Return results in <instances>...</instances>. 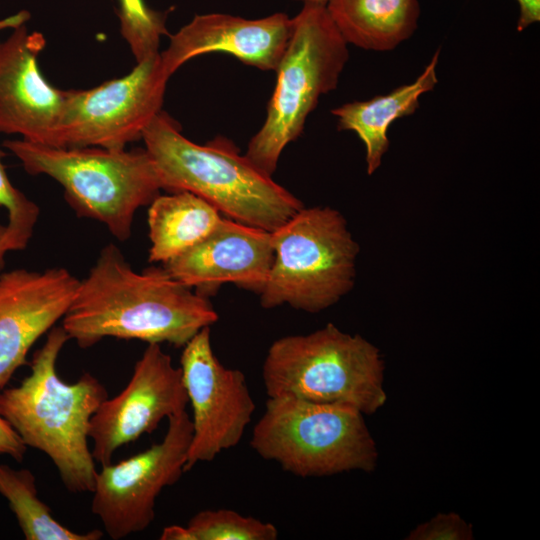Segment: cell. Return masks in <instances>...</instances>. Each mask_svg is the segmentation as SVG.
I'll use <instances>...</instances> for the list:
<instances>
[{"label":"cell","instance_id":"cell-1","mask_svg":"<svg viewBox=\"0 0 540 540\" xmlns=\"http://www.w3.org/2000/svg\"><path fill=\"white\" fill-rule=\"evenodd\" d=\"M218 318L208 297L173 278L163 266L137 272L110 243L80 280L61 326L83 349L106 337L183 347Z\"/></svg>","mask_w":540,"mask_h":540},{"label":"cell","instance_id":"cell-2","mask_svg":"<svg viewBox=\"0 0 540 540\" xmlns=\"http://www.w3.org/2000/svg\"><path fill=\"white\" fill-rule=\"evenodd\" d=\"M68 340L62 326L48 332L32 356L30 374L0 390V415L27 448L50 458L68 491L92 492L98 470L89 446L90 421L108 393L88 372L73 383L60 378L56 363Z\"/></svg>","mask_w":540,"mask_h":540},{"label":"cell","instance_id":"cell-3","mask_svg":"<svg viewBox=\"0 0 540 540\" xmlns=\"http://www.w3.org/2000/svg\"><path fill=\"white\" fill-rule=\"evenodd\" d=\"M142 140L162 190L193 193L226 218L273 232L304 207L241 155L231 140L219 136L206 144L194 143L162 110L144 129Z\"/></svg>","mask_w":540,"mask_h":540},{"label":"cell","instance_id":"cell-4","mask_svg":"<svg viewBox=\"0 0 540 540\" xmlns=\"http://www.w3.org/2000/svg\"><path fill=\"white\" fill-rule=\"evenodd\" d=\"M3 146L27 173L56 180L79 217L101 222L119 241L129 239L136 211L162 190L145 148H58L24 139L6 140Z\"/></svg>","mask_w":540,"mask_h":540},{"label":"cell","instance_id":"cell-5","mask_svg":"<svg viewBox=\"0 0 540 540\" xmlns=\"http://www.w3.org/2000/svg\"><path fill=\"white\" fill-rule=\"evenodd\" d=\"M268 397L352 406L364 415L387 401L384 362L361 335L332 323L312 333L287 335L269 347L262 365Z\"/></svg>","mask_w":540,"mask_h":540},{"label":"cell","instance_id":"cell-6","mask_svg":"<svg viewBox=\"0 0 540 540\" xmlns=\"http://www.w3.org/2000/svg\"><path fill=\"white\" fill-rule=\"evenodd\" d=\"M250 446L261 458L304 478L371 472L378 461L361 411L291 396L268 397Z\"/></svg>","mask_w":540,"mask_h":540},{"label":"cell","instance_id":"cell-7","mask_svg":"<svg viewBox=\"0 0 540 540\" xmlns=\"http://www.w3.org/2000/svg\"><path fill=\"white\" fill-rule=\"evenodd\" d=\"M349 58L348 44L326 6L305 3L293 18L288 45L275 70L273 94L246 157L272 176L284 148L303 132L319 98L334 90Z\"/></svg>","mask_w":540,"mask_h":540},{"label":"cell","instance_id":"cell-8","mask_svg":"<svg viewBox=\"0 0 540 540\" xmlns=\"http://www.w3.org/2000/svg\"><path fill=\"white\" fill-rule=\"evenodd\" d=\"M272 241L274 259L259 293L263 308L316 313L353 288L359 246L339 211L302 207L272 232Z\"/></svg>","mask_w":540,"mask_h":540},{"label":"cell","instance_id":"cell-9","mask_svg":"<svg viewBox=\"0 0 540 540\" xmlns=\"http://www.w3.org/2000/svg\"><path fill=\"white\" fill-rule=\"evenodd\" d=\"M169 78L158 52L120 78L67 91L55 147L125 149L142 139L144 129L161 111Z\"/></svg>","mask_w":540,"mask_h":540},{"label":"cell","instance_id":"cell-10","mask_svg":"<svg viewBox=\"0 0 540 540\" xmlns=\"http://www.w3.org/2000/svg\"><path fill=\"white\" fill-rule=\"evenodd\" d=\"M191 438L192 421L183 411L168 418L159 443L97 471L91 511L111 539L126 538L151 525L158 496L185 472Z\"/></svg>","mask_w":540,"mask_h":540},{"label":"cell","instance_id":"cell-11","mask_svg":"<svg viewBox=\"0 0 540 540\" xmlns=\"http://www.w3.org/2000/svg\"><path fill=\"white\" fill-rule=\"evenodd\" d=\"M182 348L180 369L193 413L184 468L188 472L238 445L256 406L244 373L225 367L215 355L210 327L201 329Z\"/></svg>","mask_w":540,"mask_h":540},{"label":"cell","instance_id":"cell-12","mask_svg":"<svg viewBox=\"0 0 540 540\" xmlns=\"http://www.w3.org/2000/svg\"><path fill=\"white\" fill-rule=\"evenodd\" d=\"M188 397L180 367L161 344L149 343L122 391L106 398L90 421L93 458L110 464L123 445L151 434L160 422L186 411Z\"/></svg>","mask_w":540,"mask_h":540},{"label":"cell","instance_id":"cell-13","mask_svg":"<svg viewBox=\"0 0 540 540\" xmlns=\"http://www.w3.org/2000/svg\"><path fill=\"white\" fill-rule=\"evenodd\" d=\"M79 283L61 267L0 273V390L29 364L33 344L64 317Z\"/></svg>","mask_w":540,"mask_h":540},{"label":"cell","instance_id":"cell-14","mask_svg":"<svg viewBox=\"0 0 540 540\" xmlns=\"http://www.w3.org/2000/svg\"><path fill=\"white\" fill-rule=\"evenodd\" d=\"M45 46L39 32L29 33L23 20L0 41V133L55 147L67 91L51 86L39 71Z\"/></svg>","mask_w":540,"mask_h":540},{"label":"cell","instance_id":"cell-15","mask_svg":"<svg viewBox=\"0 0 540 540\" xmlns=\"http://www.w3.org/2000/svg\"><path fill=\"white\" fill-rule=\"evenodd\" d=\"M273 259L272 232L223 217L206 238L162 266L205 297L228 282L259 294Z\"/></svg>","mask_w":540,"mask_h":540},{"label":"cell","instance_id":"cell-16","mask_svg":"<svg viewBox=\"0 0 540 540\" xmlns=\"http://www.w3.org/2000/svg\"><path fill=\"white\" fill-rule=\"evenodd\" d=\"M292 29L293 18L285 13H274L260 19L222 13L196 15L170 36L169 46L160 53L162 66L170 77L196 56L222 52L233 55L244 64L275 71Z\"/></svg>","mask_w":540,"mask_h":540},{"label":"cell","instance_id":"cell-17","mask_svg":"<svg viewBox=\"0 0 540 540\" xmlns=\"http://www.w3.org/2000/svg\"><path fill=\"white\" fill-rule=\"evenodd\" d=\"M439 55L438 49L414 82L387 94L345 103L331 110L338 119V129L355 132L364 143L369 175L379 168L389 148V126L399 118L412 115L419 108L420 96L433 90L438 83L436 67Z\"/></svg>","mask_w":540,"mask_h":540},{"label":"cell","instance_id":"cell-18","mask_svg":"<svg viewBox=\"0 0 540 540\" xmlns=\"http://www.w3.org/2000/svg\"><path fill=\"white\" fill-rule=\"evenodd\" d=\"M326 9L347 44L387 52L418 27V0H328Z\"/></svg>","mask_w":540,"mask_h":540},{"label":"cell","instance_id":"cell-19","mask_svg":"<svg viewBox=\"0 0 540 540\" xmlns=\"http://www.w3.org/2000/svg\"><path fill=\"white\" fill-rule=\"evenodd\" d=\"M222 218L214 206L193 193L158 195L148 209V261L172 260L206 238Z\"/></svg>","mask_w":540,"mask_h":540},{"label":"cell","instance_id":"cell-20","mask_svg":"<svg viewBox=\"0 0 540 540\" xmlns=\"http://www.w3.org/2000/svg\"><path fill=\"white\" fill-rule=\"evenodd\" d=\"M0 494L6 498L26 540H99L102 531L75 532L58 522L39 498L29 469L0 464Z\"/></svg>","mask_w":540,"mask_h":540},{"label":"cell","instance_id":"cell-21","mask_svg":"<svg viewBox=\"0 0 540 540\" xmlns=\"http://www.w3.org/2000/svg\"><path fill=\"white\" fill-rule=\"evenodd\" d=\"M278 534L274 524L230 509L199 511L171 530L174 540H276Z\"/></svg>","mask_w":540,"mask_h":540},{"label":"cell","instance_id":"cell-22","mask_svg":"<svg viewBox=\"0 0 540 540\" xmlns=\"http://www.w3.org/2000/svg\"><path fill=\"white\" fill-rule=\"evenodd\" d=\"M118 1L117 15L121 35L129 45L136 62L158 53L161 36L168 35V11L153 10L143 0Z\"/></svg>","mask_w":540,"mask_h":540},{"label":"cell","instance_id":"cell-23","mask_svg":"<svg viewBox=\"0 0 540 540\" xmlns=\"http://www.w3.org/2000/svg\"><path fill=\"white\" fill-rule=\"evenodd\" d=\"M4 156L5 153L0 150V206L8 212V223L3 227L0 239V251L6 254L27 247L40 210L37 204L12 185L2 163Z\"/></svg>","mask_w":540,"mask_h":540},{"label":"cell","instance_id":"cell-24","mask_svg":"<svg viewBox=\"0 0 540 540\" xmlns=\"http://www.w3.org/2000/svg\"><path fill=\"white\" fill-rule=\"evenodd\" d=\"M471 524L456 512H441L412 529L407 540H472Z\"/></svg>","mask_w":540,"mask_h":540},{"label":"cell","instance_id":"cell-25","mask_svg":"<svg viewBox=\"0 0 540 540\" xmlns=\"http://www.w3.org/2000/svg\"><path fill=\"white\" fill-rule=\"evenodd\" d=\"M27 451L16 431L0 415V455H7L17 462H21Z\"/></svg>","mask_w":540,"mask_h":540},{"label":"cell","instance_id":"cell-26","mask_svg":"<svg viewBox=\"0 0 540 540\" xmlns=\"http://www.w3.org/2000/svg\"><path fill=\"white\" fill-rule=\"evenodd\" d=\"M519 6L517 31L521 32L540 21V0H516Z\"/></svg>","mask_w":540,"mask_h":540},{"label":"cell","instance_id":"cell-27","mask_svg":"<svg viewBox=\"0 0 540 540\" xmlns=\"http://www.w3.org/2000/svg\"><path fill=\"white\" fill-rule=\"evenodd\" d=\"M3 227L4 226L0 225V239L3 232ZM4 256L5 254L0 251V273L2 272L3 267H4Z\"/></svg>","mask_w":540,"mask_h":540},{"label":"cell","instance_id":"cell-28","mask_svg":"<svg viewBox=\"0 0 540 540\" xmlns=\"http://www.w3.org/2000/svg\"><path fill=\"white\" fill-rule=\"evenodd\" d=\"M296 1H301L304 4L305 3H317V4H324L325 5L328 0H296Z\"/></svg>","mask_w":540,"mask_h":540}]
</instances>
